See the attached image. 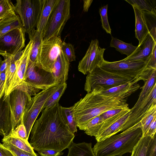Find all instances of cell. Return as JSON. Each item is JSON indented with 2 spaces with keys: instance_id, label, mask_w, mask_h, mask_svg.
<instances>
[{
  "instance_id": "1",
  "label": "cell",
  "mask_w": 156,
  "mask_h": 156,
  "mask_svg": "<svg viewBox=\"0 0 156 156\" xmlns=\"http://www.w3.org/2000/svg\"><path fill=\"white\" fill-rule=\"evenodd\" d=\"M58 103L44 108L31 129L30 144L37 152L52 149L62 151L68 148L75 135L69 129L61 116Z\"/></svg>"
},
{
  "instance_id": "2",
  "label": "cell",
  "mask_w": 156,
  "mask_h": 156,
  "mask_svg": "<svg viewBox=\"0 0 156 156\" xmlns=\"http://www.w3.org/2000/svg\"><path fill=\"white\" fill-rule=\"evenodd\" d=\"M129 107L126 99L104 95L93 90L72 106L77 127L84 130L92 119L109 110Z\"/></svg>"
},
{
  "instance_id": "3",
  "label": "cell",
  "mask_w": 156,
  "mask_h": 156,
  "mask_svg": "<svg viewBox=\"0 0 156 156\" xmlns=\"http://www.w3.org/2000/svg\"><path fill=\"white\" fill-rule=\"evenodd\" d=\"M142 135V126L140 122L120 134L97 142L93 151L96 156H122L127 153H131Z\"/></svg>"
},
{
  "instance_id": "4",
  "label": "cell",
  "mask_w": 156,
  "mask_h": 156,
  "mask_svg": "<svg viewBox=\"0 0 156 156\" xmlns=\"http://www.w3.org/2000/svg\"><path fill=\"white\" fill-rule=\"evenodd\" d=\"M148 62L122 60L109 62L104 60L100 66L107 72L128 78H141L144 82L154 70L147 68Z\"/></svg>"
},
{
  "instance_id": "5",
  "label": "cell",
  "mask_w": 156,
  "mask_h": 156,
  "mask_svg": "<svg viewBox=\"0 0 156 156\" xmlns=\"http://www.w3.org/2000/svg\"><path fill=\"white\" fill-rule=\"evenodd\" d=\"M36 64L29 60L22 90L31 96L37 94L39 90L58 85L52 73L40 69Z\"/></svg>"
},
{
  "instance_id": "6",
  "label": "cell",
  "mask_w": 156,
  "mask_h": 156,
  "mask_svg": "<svg viewBox=\"0 0 156 156\" xmlns=\"http://www.w3.org/2000/svg\"><path fill=\"white\" fill-rule=\"evenodd\" d=\"M15 12L30 39L34 34L41 10L43 0H16Z\"/></svg>"
},
{
  "instance_id": "7",
  "label": "cell",
  "mask_w": 156,
  "mask_h": 156,
  "mask_svg": "<svg viewBox=\"0 0 156 156\" xmlns=\"http://www.w3.org/2000/svg\"><path fill=\"white\" fill-rule=\"evenodd\" d=\"M134 78H136L117 76L98 67L87 74L84 89L87 93L93 90L98 91L105 90L130 81Z\"/></svg>"
},
{
  "instance_id": "8",
  "label": "cell",
  "mask_w": 156,
  "mask_h": 156,
  "mask_svg": "<svg viewBox=\"0 0 156 156\" xmlns=\"http://www.w3.org/2000/svg\"><path fill=\"white\" fill-rule=\"evenodd\" d=\"M70 0H59L49 16L43 39L54 36L61 37L64 27L70 17Z\"/></svg>"
},
{
  "instance_id": "9",
  "label": "cell",
  "mask_w": 156,
  "mask_h": 156,
  "mask_svg": "<svg viewBox=\"0 0 156 156\" xmlns=\"http://www.w3.org/2000/svg\"><path fill=\"white\" fill-rule=\"evenodd\" d=\"M62 43L61 38L56 36L43 39L40 45L36 66L52 73L54 63L61 52Z\"/></svg>"
},
{
  "instance_id": "10",
  "label": "cell",
  "mask_w": 156,
  "mask_h": 156,
  "mask_svg": "<svg viewBox=\"0 0 156 156\" xmlns=\"http://www.w3.org/2000/svg\"><path fill=\"white\" fill-rule=\"evenodd\" d=\"M56 85L42 90L31 98L26 106L23 118V122L26 130L28 139L31 129L44 105L48 98L54 92Z\"/></svg>"
},
{
  "instance_id": "11",
  "label": "cell",
  "mask_w": 156,
  "mask_h": 156,
  "mask_svg": "<svg viewBox=\"0 0 156 156\" xmlns=\"http://www.w3.org/2000/svg\"><path fill=\"white\" fill-rule=\"evenodd\" d=\"M8 96L12 132L20 124L26 106L32 97L28 93L19 89L13 90Z\"/></svg>"
},
{
  "instance_id": "12",
  "label": "cell",
  "mask_w": 156,
  "mask_h": 156,
  "mask_svg": "<svg viewBox=\"0 0 156 156\" xmlns=\"http://www.w3.org/2000/svg\"><path fill=\"white\" fill-rule=\"evenodd\" d=\"M25 32L22 27L8 32L0 39V51L7 56H15L25 47Z\"/></svg>"
},
{
  "instance_id": "13",
  "label": "cell",
  "mask_w": 156,
  "mask_h": 156,
  "mask_svg": "<svg viewBox=\"0 0 156 156\" xmlns=\"http://www.w3.org/2000/svg\"><path fill=\"white\" fill-rule=\"evenodd\" d=\"M105 50L100 47L97 39L92 40L85 55L79 62L78 70L86 75L100 67L104 60L103 55Z\"/></svg>"
},
{
  "instance_id": "14",
  "label": "cell",
  "mask_w": 156,
  "mask_h": 156,
  "mask_svg": "<svg viewBox=\"0 0 156 156\" xmlns=\"http://www.w3.org/2000/svg\"><path fill=\"white\" fill-rule=\"evenodd\" d=\"M154 102H156V83L148 96L141 104L136 108L130 109L128 119L123 125L120 132L129 128L139 122L152 104Z\"/></svg>"
},
{
  "instance_id": "15",
  "label": "cell",
  "mask_w": 156,
  "mask_h": 156,
  "mask_svg": "<svg viewBox=\"0 0 156 156\" xmlns=\"http://www.w3.org/2000/svg\"><path fill=\"white\" fill-rule=\"evenodd\" d=\"M33 43V41L30 40L24 48L16 56L15 64L16 75V79L13 86V90H22L30 59Z\"/></svg>"
},
{
  "instance_id": "16",
  "label": "cell",
  "mask_w": 156,
  "mask_h": 156,
  "mask_svg": "<svg viewBox=\"0 0 156 156\" xmlns=\"http://www.w3.org/2000/svg\"><path fill=\"white\" fill-rule=\"evenodd\" d=\"M140 80L143 79L140 78H134L118 86L98 92L107 96L126 99L140 88V85L137 82Z\"/></svg>"
},
{
  "instance_id": "17",
  "label": "cell",
  "mask_w": 156,
  "mask_h": 156,
  "mask_svg": "<svg viewBox=\"0 0 156 156\" xmlns=\"http://www.w3.org/2000/svg\"><path fill=\"white\" fill-rule=\"evenodd\" d=\"M156 44L153 38L148 34L130 56L124 59L130 61L148 62L152 54L154 46Z\"/></svg>"
},
{
  "instance_id": "18",
  "label": "cell",
  "mask_w": 156,
  "mask_h": 156,
  "mask_svg": "<svg viewBox=\"0 0 156 156\" xmlns=\"http://www.w3.org/2000/svg\"><path fill=\"white\" fill-rule=\"evenodd\" d=\"M70 62L62 50L54 63L52 73L58 84L64 83L68 79Z\"/></svg>"
},
{
  "instance_id": "19",
  "label": "cell",
  "mask_w": 156,
  "mask_h": 156,
  "mask_svg": "<svg viewBox=\"0 0 156 156\" xmlns=\"http://www.w3.org/2000/svg\"><path fill=\"white\" fill-rule=\"evenodd\" d=\"M59 0H43L36 30L43 36L50 14Z\"/></svg>"
},
{
  "instance_id": "20",
  "label": "cell",
  "mask_w": 156,
  "mask_h": 156,
  "mask_svg": "<svg viewBox=\"0 0 156 156\" xmlns=\"http://www.w3.org/2000/svg\"><path fill=\"white\" fill-rule=\"evenodd\" d=\"M15 58L16 56L8 57L7 66L5 70V91L3 99L13 90L16 75Z\"/></svg>"
},
{
  "instance_id": "21",
  "label": "cell",
  "mask_w": 156,
  "mask_h": 156,
  "mask_svg": "<svg viewBox=\"0 0 156 156\" xmlns=\"http://www.w3.org/2000/svg\"><path fill=\"white\" fill-rule=\"evenodd\" d=\"M3 97L0 99V135L4 137L11 133L12 127L7 104Z\"/></svg>"
},
{
  "instance_id": "22",
  "label": "cell",
  "mask_w": 156,
  "mask_h": 156,
  "mask_svg": "<svg viewBox=\"0 0 156 156\" xmlns=\"http://www.w3.org/2000/svg\"><path fill=\"white\" fill-rule=\"evenodd\" d=\"M22 27L20 17L15 12L9 14L0 20V39L9 31Z\"/></svg>"
},
{
  "instance_id": "23",
  "label": "cell",
  "mask_w": 156,
  "mask_h": 156,
  "mask_svg": "<svg viewBox=\"0 0 156 156\" xmlns=\"http://www.w3.org/2000/svg\"><path fill=\"white\" fill-rule=\"evenodd\" d=\"M135 18V37L139 41V44L149 34L141 10L136 5H132Z\"/></svg>"
},
{
  "instance_id": "24",
  "label": "cell",
  "mask_w": 156,
  "mask_h": 156,
  "mask_svg": "<svg viewBox=\"0 0 156 156\" xmlns=\"http://www.w3.org/2000/svg\"><path fill=\"white\" fill-rule=\"evenodd\" d=\"M68 148L67 156H96L93 151L91 143H75L73 141Z\"/></svg>"
},
{
  "instance_id": "25",
  "label": "cell",
  "mask_w": 156,
  "mask_h": 156,
  "mask_svg": "<svg viewBox=\"0 0 156 156\" xmlns=\"http://www.w3.org/2000/svg\"><path fill=\"white\" fill-rule=\"evenodd\" d=\"M130 113V111L96 136L95 139L97 142L101 141L120 132L123 125L128 119Z\"/></svg>"
},
{
  "instance_id": "26",
  "label": "cell",
  "mask_w": 156,
  "mask_h": 156,
  "mask_svg": "<svg viewBox=\"0 0 156 156\" xmlns=\"http://www.w3.org/2000/svg\"><path fill=\"white\" fill-rule=\"evenodd\" d=\"M156 70L154 69L147 79L144 82L138 99L133 107L134 109L138 106L148 96L154 84L156 83Z\"/></svg>"
},
{
  "instance_id": "27",
  "label": "cell",
  "mask_w": 156,
  "mask_h": 156,
  "mask_svg": "<svg viewBox=\"0 0 156 156\" xmlns=\"http://www.w3.org/2000/svg\"><path fill=\"white\" fill-rule=\"evenodd\" d=\"M111 38L110 43V47L114 48L116 51L122 54L126 55L127 57L132 55L137 47V46L133 45L132 43H126L112 36Z\"/></svg>"
},
{
  "instance_id": "28",
  "label": "cell",
  "mask_w": 156,
  "mask_h": 156,
  "mask_svg": "<svg viewBox=\"0 0 156 156\" xmlns=\"http://www.w3.org/2000/svg\"><path fill=\"white\" fill-rule=\"evenodd\" d=\"M2 141L9 143L19 149L34 154H36L28 141H25L22 139L13 136L10 134L3 137Z\"/></svg>"
},
{
  "instance_id": "29",
  "label": "cell",
  "mask_w": 156,
  "mask_h": 156,
  "mask_svg": "<svg viewBox=\"0 0 156 156\" xmlns=\"http://www.w3.org/2000/svg\"><path fill=\"white\" fill-rule=\"evenodd\" d=\"M60 111L62 119L69 129L73 134L77 132V126L73 111L72 106L64 107L61 106Z\"/></svg>"
},
{
  "instance_id": "30",
  "label": "cell",
  "mask_w": 156,
  "mask_h": 156,
  "mask_svg": "<svg viewBox=\"0 0 156 156\" xmlns=\"http://www.w3.org/2000/svg\"><path fill=\"white\" fill-rule=\"evenodd\" d=\"M141 11L149 34L156 42V13Z\"/></svg>"
},
{
  "instance_id": "31",
  "label": "cell",
  "mask_w": 156,
  "mask_h": 156,
  "mask_svg": "<svg viewBox=\"0 0 156 156\" xmlns=\"http://www.w3.org/2000/svg\"><path fill=\"white\" fill-rule=\"evenodd\" d=\"M66 87L67 84L66 82L57 85L55 91L45 102L43 108L51 107L58 103Z\"/></svg>"
},
{
  "instance_id": "32",
  "label": "cell",
  "mask_w": 156,
  "mask_h": 156,
  "mask_svg": "<svg viewBox=\"0 0 156 156\" xmlns=\"http://www.w3.org/2000/svg\"><path fill=\"white\" fill-rule=\"evenodd\" d=\"M151 138L149 136H142L133 147L131 156H146Z\"/></svg>"
},
{
  "instance_id": "33",
  "label": "cell",
  "mask_w": 156,
  "mask_h": 156,
  "mask_svg": "<svg viewBox=\"0 0 156 156\" xmlns=\"http://www.w3.org/2000/svg\"><path fill=\"white\" fill-rule=\"evenodd\" d=\"M156 118V102H153L144 115L141 119L142 129V136H144L151 122Z\"/></svg>"
},
{
  "instance_id": "34",
  "label": "cell",
  "mask_w": 156,
  "mask_h": 156,
  "mask_svg": "<svg viewBox=\"0 0 156 156\" xmlns=\"http://www.w3.org/2000/svg\"><path fill=\"white\" fill-rule=\"evenodd\" d=\"M125 1L132 5H136L141 11L156 13V0H125Z\"/></svg>"
},
{
  "instance_id": "35",
  "label": "cell",
  "mask_w": 156,
  "mask_h": 156,
  "mask_svg": "<svg viewBox=\"0 0 156 156\" xmlns=\"http://www.w3.org/2000/svg\"><path fill=\"white\" fill-rule=\"evenodd\" d=\"M43 40V36L36 30L32 37L30 40L33 41L29 60L36 64L40 45Z\"/></svg>"
},
{
  "instance_id": "36",
  "label": "cell",
  "mask_w": 156,
  "mask_h": 156,
  "mask_svg": "<svg viewBox=\"0 0 156 156\" xmlns=\"http://www.w3.org/2000/svg\"><path fill=\"white\" fill-rule=\"evenodd\" d=\"M15 12V5L10 0H1L0 2V20Z\"/></svg>"
},
{
  "instance_id": "37",
  "label": "cell",
  "mask_w": 156,
  "mask_h": 156,
  "mask_svg": "<svg viewBox=\"0 0 156 156\" xmlns=\"http://www.w3.org/2000/svg\"><path fill=\"white\" fill-rule=\"evenodd\" d=\"M108 5H104L99 9L103 29L108 33L111 34V30L109 24L107 16Z\"/></svg>"
},
{
  "instance_id": "38",
  "label": "cell",
  "mask_w": 156,
  "mask_h": 156,
  "mask_svg": "<svg viewBox=\"0 0 156 156\" xmlns=\"http://www.w3.org/2000/svg\"><path fill=\"white\" fill-rule=\"evenodd\" d=\"M61 50L69 62L75 61L76 56L74 48L72 44L62 42Z\"/></svg>"
},
{
  "instance_id": "39",
  "label": "cell",
  "mask_w": 156,
  "mask_h": 156,
  "mask_svg": "<svg viewBox=\"0 0 156 156\" xmlns=\"http://www.w3.org/2000/svg\"><path fill=\"white\" fill-rule=\"evenodd\" d=\"M2 144L12 153L14 156H37L17 148L13 145L5 142H2Z\"/></svg>"
},
{
  "instance_id": "40",
  "label": "cell",
  "mask_w": 156,
  "mask_h": 156,
  "mask_svg": "<svg viewBox=\"0 0 156 156\" xmlns=\"http://www.w3.org/2000/svg\"><path fill=\"white\" fill-rule=\"evenodd\" d=\"M12 136L22 139L25 141H28L27 133L26 128L23 122V120L20 124L16 127L10 134Z\"/></svg>"
},
{
  "instance_id": "41",
  "label": "cell",
  "mask_w": 156,
  "mask_h": 156,
  "mask_svg": "<svg viewBox=\"0 0 156 156\" xmlns=\"http://www.w3.org/2000/svg\"><path fill=\"white\" fill-rule=\"evenodd\" d=\"M103 120L100 115H98L90 120L86 125L84 131L88 135L89 133L98 125L103 122Z\"/></svg>"
},
{
  "instance_id": "42",
  "label": "cell",
  "mask_w": 156,
  "mask_h": 156,
  "mask_svg": "<svg viewBox=\"0 0 156 156\" xmlns=\"http://www.w3.org/2000/svg\"><path fill=\"white\" fill-rule=\"evenodd\" d=\"M146 156H156V135L151 137Z\"/></svg>"
},
{
  "instance_id": "43",
  "label": "cell",
  "mask_w": 156,
  "mask_h": 156,
  "mask_svg": "<svg viewBox=\"0 0 156 156\" xmlns=\"http://www.w3.org/2000/svg\"><path fill=\"white\" fill-rule=\"evenodd\" d=\"M156 44H155L151 56L146 67L147 68L156 70Z\"/></svg>"
},
{
  "instance_id": "44",
  "label": "cell",
  "mask_w": 156,
  "mask_h": 156,
  "mask_svg": "<svg viewBox=\"0 0 156 156\" xmlns=\"http://www.w3.org/2000/svg\"><path fill=\"white\" fill-rule=\"evenodd\" d=\"M38 152L41 156H60L63 154L62 151L52 149L45 150Z\"/></svg>"
},
{
  "instance_id": "45",
  "label": "cell",
  "mask_w": 156,
  "mask_h": 156,
  "mask_svg": "<svg viewBox=\"0 0 156 156\" xmlns=\"http://www.w3.org/2000/svg\"><path fill=\"white\" fill-rule=\"evenodd\" d=\"M156 118L154 119L148 126L144 136L152 137L156 134Z\"/></svg>"
},
{
  "instance_id": "46",
  "label": "cell",
  "mask_w": 156,
  "mask_h": 156,
  "mask_svg": "<svg viewBox=\"0 0 156 156\" xmlns=\"http://www.w3.org/2000/svg\"><path fill=\"white\" fill-rule=\"evenodd\" d=\"M5 70L0 73V99L4 96L5 91Z\"/></svg>"
},
{
  "instance_id": "47",
  "label": "cell",
  "mask_w": 156,
  "mask_h": 156,
  "mask_svg": "<svg viewBox=\"0 0 156 156\" xmlns=\"http://www.w3.org/2000/svg\"><path fill=\"white\" fill-rule=\"evenodd\" d=\"M0 156H14L9 150L0 143Z\"/></svg>"
},
{
  "instance_id": "48",
  "label": "cell",
  "mask_w": 156,
  "mask_h": 156,
  "mask_svg": "<svg viewBox=\"0 0 156 156\" xmlns=\"http://www.w3.org/2000/svg\"><path fill=\"white\" fill-rule=\"evenodd\" d=\"M4 59L2 60L0 66V73L5 70L7 66L8 56H4Z\"/></svg>"
},
{
  "instance_id": "49",
  "label": "cell",
  "mask_w": 156,
  "mask_h": 156,
  "mask_svg": "<svg viewBox=\"0 0 156 156\" xmlns=\"http://www.w3.org/2000/svg\"><path fill=\"white\" fill-rule=\"evenodd\" d=\"M83 10L85 12H87L93 0H83Z\"/></svg>"
},
{
  "instance_id": "50",
  "label": "cell",
  "mask_w": 156,
  "mask_h": 156,
  "mask_svg": "<svg viewBox=\"0 0 156 156\" xmlns=\"http://www.w3.org/2000/svg\"><path fill=\"white\" fill-rule=\"evenodd\" d=\"M0 55H2L3 56H7V55H6V54L0 51Z\"/></svg>"
},
{
  "instance_id": "51",
  "label": "cell",
  "mask_w": 156,
  "mask_h": 156,
  "mask_svg": "<svg viewBox=\"0 0 156 156\" xmlns=\"http://www.w3.org/2000/svg\"><path fill=\"white\" fill-rule=\"evenodd\" d=\"M2 61V58H1V57L0 56V66L1 65V64Z\"/></svg>"
},
{
  "instance_id": "52",
  "label": "cell",
  "mask_w": 156,
  "mask_h": 156,
  "mask_svg": "<svg viewBox=\"0 0 156 156\" xmlns=\"http://www.w3.org/2000/svg\"><path fill=\"white\" fill-rule=\"evenodd\" d=\"M1 0H0V2Z\"/></svg>"
}]
</instances>
